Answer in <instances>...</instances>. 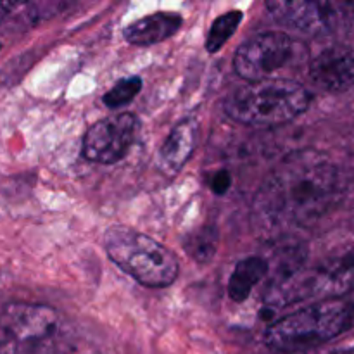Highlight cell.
Returning <instances> with one entry per match:
<instances>
[{
  "instance_id": "1",
  "label": "cell",
  "mask_w": 354,
  "mask_h": 354,
  "mask_svg": "<svg viewBox=\"0 0 354 354\" xmlns=\"http://www.w3.org/2000/svg\"><path fill=\"white\" fill-rule=\"evenodd\" d=\"M337 169L315 154L290 159L277 169L256 197V211L273 227L320 218L337 194Z\"/></svg>"
},
{
  "instance_id": "2",
  "label": "cell",
  "mask_w": 354,
  "mask_h": 354,
  "mask_svg": "<svg viewBox=\"0 0 354 354\" xmlns=\"http://www.w3.org/2000/svg\"><path fill=\"white\" fill-rule=\"evenodd\" d=\"M354 328V292L318 301L277 320L265 341L273 351L303 353Z\"/></svg>"
},
{
  "instance_id": "3",
  "label": "cell",
  "mask_w": 354,
  "mask_h": 354,
  "mask_svg": "<svg viewBox=\"0 0 354 354\" xmlns=\"http://www.w3.org/2000/svg\"><path fill=\"white\" fill-rule=\"evenodd\" d=\"M311 95L301 83L268 78L239 86L225 99V113L248 127L270 128L289 123L310 107Z\"/></svg>"
},
{
  "instance_id": "4",
  "label": "cell",
  "mask_w": 354,
  "mask_h": 354,
  "mask_svg": "<svg viewBox=\"0 0 354 354\" xmlns=\"http://www.w3.org/2000/svg\"><path fill=\"white\" fill-rule=\"evenodd\" d=\"M104 248L114 265L144 287L162 289L178 277V259L166 245L123 225L107 228Z\"/></svg>"
},
{
  "instance_id": "5",
  "label": "cell",
  "mask_w": 354,
  "mask_h": 354,
  "mask_svg": "<svg viewBox=\"0 0 354 354\" xmlns=\"http://www.w3.org/2000/svg\"><path fill=\"white\" fill-rule=\"evenodd\" d=\"M354 292V249L310 270H297L270 292L268 301L277 306L325 301Z\"/></svg>"
},
{
  "instance_id": "6",
  "label": "cell",
  "mask_w": 354,
  "mask_h": 354,
  "mask_svg": "<svg viewBox=\"0 0 354 354\" xmlns=\"http://www.w3.org/2000/svg\"><path fill=\"white\" fill-rule=\"evenodd\" d=\"M294 41L283 31H265L249 38L235 52V73L248 83L272 78L292 57Z\"/></svg>"
},
{
  "instance_id": "7",
  "label": "cell",
  "mask_w": 354,
  "mask_h": 354,
  "mask_svg": "<svg viewBox=\"0 0 354 354\" xmlns=\"http://www.w3.org/2000/svg\"><path fill=\"white\" fill-rule=\"evenodd\" d=\"M138 121L130 113H118L97 121L83 138V156L88 161L113 165L123 159L135 144Z\"/></svg>"
},
{
  "instance_id": "8",
  "label": "cell",
  "mask_w": 354,
  "mask_h": 354,
  "mask_svg": "<svg viewBox=\"0 0 354 354\" xmlns=\"http://www.w3.org/2000/svg\"><path fill=\"white\" fill-rule=\"evenodd\" d=\"M57 313L45 304H9L3 310L0 325L17 342L44 341L57 327Z\"/></svg>"
},
{
  "instance_id": "9",
  "label": "cell",
  "mask_w": 354,
  "mask_h": 354,
  "mask_svg": "<svg viewBox=\"0 0 354 354\" xmlns=\"http://www.w3.org/2000/svg\"><path fill=\"white\" fill-rule=\"evenodd\" d=\"M266 7L280 23L306 35L327 33L341 17L339 6L327 2H270Z\"/></svg>"
},
{
  "instance_id": "10",
  "label": "cell",
  "mask_w": 354,
  "mask_h": 354,
  "mask_svg": "<svg viewBox=\"0 0 354 354\" xmlns=\"http://www.w3.org/2000/svg\"><path fill=\"white\" fill-rule=\"evenodd\" d=\"M310 78L318 88L330 93L354 86V50L346 45H330L310 62Z\"/></svg>"
},
{
  "instance_id": "11",
  "label": "cell",
  "mask_w": 354,
  "mask_h": 354,
  "mask_svg": "<svg viewBox=\"0 0 354 354\" xmlns=\"http://www.w3.org/2000/svg\"><path fill=\"white\" fill-rule=\"evenodd\" d=\"M197 144V123L190 118L173 127L159 149V166L168 175H175L185 166Z\"/></svg>"
},
{
  "instance_id": "12",
  "label": "cell",
  "mask_w": 354,
  "mask_h": 354,
  "mask_svg": "<svg viewBox=\"0 0 354 354\" xmlns=\"http://www.w3.org/2000/svg\"><path fill=\"white\" fill-rule=\"evenodd\" d=\"M182 23V16L176 12H154L128 24L123 37L128 44L149 47L171 38L180 30Z\"/></svg>"
},
{
  "instance_id": "13",
  "label": "cell",
  "mask_w": 354,
  "mask_h": 354,
  "mask_svg": "<svg viewBox=\"0 0 354 354\" xmlns=\"http://www.w3.org/2000/svg\"><path fill=\"white\" fill-rule=\"evenodd\" d=\"M270 263L261 256H249L237 263L228 280V296L235 303H244L251 296L252 289L268 275Z\"/></svg>"
},
{
  "instance_id": "14",
  "label": "cell",
  "mask_w": 354,
  "mask_h": 354,
  "mask_svg": "<svg viewBox=\"0 0 354 354\" xmlns=\"http://www.w3.org/2000/svg\"><path fill=\"white\" fill-rule=\"evenodd\" d=\"M187 254L197 263H207L213 259L218 249V232L214 227H203L199 230L187 235L185 242Z\"/></svg>"
},
{
  "instance_id": "15",
  "label": "cell",
  "mask_w": 354,
  "mask_h": 354,
  "mask_svg": "<svg viewBox=\"0 0 354 354\" xmlns=\"http://www.w3.org/2000/svg\"><path fill=\"white\" fill-rule=\"evenodd\" d=\"M242 17H244V14L241 10H230V12L221 14L220 17L213 21L206 38V48L209 54H214L227 44L228 38L237 31L239 24L242 23Z\"/></svg>"
},
{
  "instance_id": "16",
  "label": "cell",
  "mask_w": 354,
  "mask_h": 354,
  "mask_svg": "<svg viewBox=\"0 0 354 354\" xmlns=\"http://www.w3.org/2000/svg\"><path fill=\"white\" fill-rule=\"evenodd\" d=\"M142 90V78L138 76H130L123 78L116 83L111 90L104 93V104L109 109H120V107L130 104Z\"/></svg>"
},
{
  "instance_id": "17",
  "label": "cell",
  "mask_w": 354,
  "mask_h": 354,
  "mask_svg": "<svg viewBox=\"0 0 354 354\" xmlns=\"http://www.w3.org/2000/svg\"><path fill=\"white\" fill-rule=\"evenodd\" d=\"M232 187V176L227 169H220L214 173L209 180V189L213 190L216 196H225Z\"/></svg>"
},
{
  "instance_id": "18",
  "label": "cell",
  "mask_w": 354,
  "mask_h": 354,
  "mask_svg": "<svg viewBox=\"0 0 354 354\" xmlns=\"http://www.w3.org/2000/svg\"><path fill=\"white\" fill-rule=\"evenodd\" d=\"M12 7H14V3H10V2H0V21L6 17V14L9 12Z\"/></svg>"
},
{
  "instance_id": "19",
  "label": "cell",
  "mask_w": 354,
  "mask_h": 354,
  "mask_svg": "<svg viewBox=\"0 0 354 354\" xmlns=\"http://www.w3.org/2000/svg\"><path fill=\"white\" fill-rule=\"evenodd\" d=\"M275 354H301V353H286V351H275Z\"/></svg>"
},
{
  "instance_id": "20",
  "label": "cell",
  "mask_w": 354,
  "mask_h": 354,
  "mask_svg": "<svg viewBox=\"0 0 354 354\" xmlns=\"http://www.w3.org/2000/svg\"><path fill=\"white\" fill-rule=\"evenodd\" d=\"M334 354H351V353H334Z\"/></svg>"
}]
</instances>
